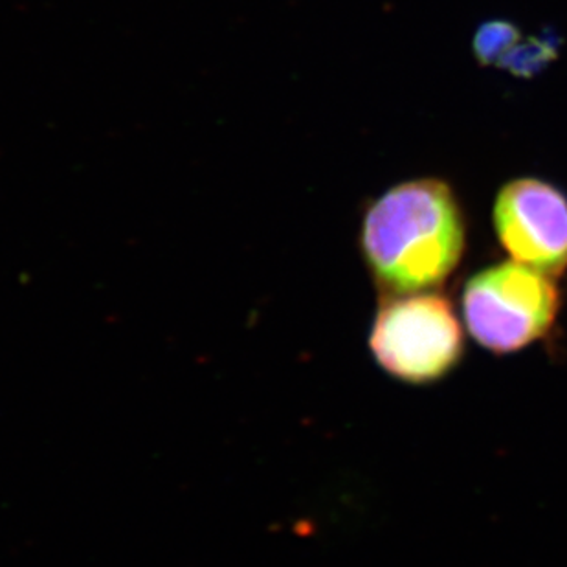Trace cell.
Here are the masks:
<instances>
[{
	"label": "cell",
	"mask_w": 567,
	"mask_h": 567,
	"mask_svg": "<svg viewBox=\"0 0 567 567\" xmlns=\"http://www.w3.org/2000/svg\"><path fill=\"white\" fill-rule=\"evenodd\" d=\"M557 55V44L553 41L530 39L527 43L519 41L504 60L499 61V69L511 70L513 74L530 78L540 72L549 61Z\"/></svg>",
	"instance_id": "cell-6"
},
{
	"label": "cell",
	"mask_w": 567,
	"mask_h": 567,
	"mask_svg": "<svg viewBox=\"0 0 567 567\" xmlns=\"http://www.w3.org/2000/svg\"><path fill=\"white\" fill-rule=\"evenodd\" d=\"M522 41V33L513 22H485L474 35V54L482 64H496Z\"/></svg>",
	"instance_id": "cell-5"
},
{
	"label": "cell",
	"mask_w": 567,
	"mask_h": 567,
	"mask_svg": "<svg viewBox=\"0 0 567 567\" xmlns=\"http://www.w3.org/2000/svg\"><path fill=\"white\" fill-rule=\"evenodd\" d=\"M560 292L551 276L508 261L477 272L463 290L472 338L493 353H514L546 337L557 320Z\"/></svg>",
	"instance_id": "cell-2"
},
{
	"label": "cell",
	"mask_w": 567,
	"mask_h": 567,
	"mask_svg": "<svg viewBox=\"0 0 567 567\" xmlns=\"http://www.w3.org/2000/svg\"><path fill=\"white\" fill-rule=\"evenodd\" d=\"M370 348L390 375L426 384L460 364L465 338L444 296L413 292L385 298L371 327Z\"/></svg>",
	"instance_id": "cell-3"
},
{
	"label": "cell",
	"mask_w": 567,
	"mask_h": 567,
	"mask_svg": "<svg viewBox=\"0 0 567 567\" xmlns=\"http://www.w3.org/2000/svg\"><path fill=\"white\" fill-rule=\"evenodd\" d=\"M465 217L449 184L415 178L396 184L364 215L360 245L385 295L429 292L460 267Z\"/></svg>",
	"instance_id": "cell-1"
},
{
	"label": "cell",
	"mask_w": 567,
	"mask_h": 567,
	"mask_svg": "<svg viewBox=\"0 0 567 567\" xmlns=\"http://www.w3.org/2000/svg\"><path fill=\"white\" fill-rule=\"evenodd\" d=\"M494 226L514 261L547 276L567 270V197L540 178H516L499 189Z\"/></svg>",
	"instance_id": "cell-4"
}]
</instances>
